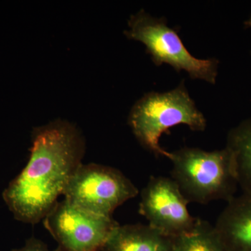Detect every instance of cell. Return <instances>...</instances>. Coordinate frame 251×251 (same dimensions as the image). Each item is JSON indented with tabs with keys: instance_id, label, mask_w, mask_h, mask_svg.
<instances>
[{
	"instance_id": "8992f818",
	"label": "cell",
	"mask_w": 251,
	"mask_h": 251,
	"mask_svg": "<svg viewBox=\"0 0 251 251\" xmlns=\"http://www.w3.org/2000/svg\"><path fill=\"white\" fill-rule=\"evenodd\" d=\"M43 221L59 251H102L119 225L112 217L90 212L65 199L56 203Z\"/></svg>"
},
{
	"instance_id": "ba28073f",
	"label": "cell",
	"mask_w": 251,
	"mask_h": 251,
	"mask_svg": "<svg viewBox=\"0 0 251 251\" xmlns=\"http://www.w3.org/2000/svg\"><path fill=\"white\" fill-rule=\"evenodd\" d=\"M214 226L227 251H251V196L228 201Z\"/></svg>"
},
{
	"instance_id": "8fae6325",
	"label": "cell",
	"mask_w": 251,
	"mask_h": 251,
	"mask_svg": "<svg viewBox=\"0 0 251 251\" xmlns=\"http://www.w3.org/2000/svg\"><path fill=\"white\" fill-rule=\"evenodd\" d=\"M172 251H228L221 242L214 226L198 219L189 232L173 239Z\"/></svg>"
},
{
	"instance_id": "6da1fadb",
	"label": "cell",
	"mask_w": 251,
	"mask_h": 251,
	"mask_svg": "<svg viewBox=\"0 0 251 251\" xmlns=\"http://www.w3.org/2000/svg\"><path fill=\"white\" fill-rule=\"evenodd\" d=\"M30 151L27 164L2 196L15 219L36 224L58 202L82 164L85 138L72 122L56 120L34 128Z\"/></svg>"
},
{
	"instance_id": "30bf717a",
	"label": "cell",
	"mask_w": 251,
	"mask_h": 251,
	"mask_svg": "<svg viewBox=\"0 0 251 251\" xmlns=\"http://www.w3.org/2000/svg\"><path fill=\"white\" fill-rule=\"evenodd\" d=\"M226 148L232 154L238 186L244 194L251 196V118L229 130Z\"/></svg>"
},
{
	"instance_id": "7c38bea8",
	"label": "cell",
	"mask_w": 251,
	"mask_h": 251,
	"mask_svg": "<svg viewBox=\"0 0 251 251\" xmlns=\"http://www.w3.org/2000/svg\"><path fill=\"white\" fill-rule=\"evenodd\" d=\"M11 251H59L57 250H50L47 245L39 239L35 237H31L26 241L25 244L20 249H14Z\"/></svg>"
},
{
	"instance_id": "52a82bcc",
	"label": "cell",
	"mask_w": 251,
	"mask_h": 251,
	"mask_svg": "<svg viewBox=\"0 0 251 251\" xmlns=\"http://www.w3.org/2000/svg\"><path fill=\"white\" fill-rule=\"evenodd\" d=\"M188 204L171 177L152 176L141 191L139 213L153 228L175 238L191 231L197 221Z\"/></svg>"
},
{
	"instance_id": "277c9868",
	"label": "cell",
	"mask_w": 251,
	"mask_h": 251,
	"mask_svg": "<svg viewBox=\"0 0 251 251\" xmlns=\"http://www.w3.org/2000/svg\"><path fill=\"white\" fill-rule=\"evenodd\" d=\"M125 31L128 39L143 43L156 66L169 64L176 72L185 71L193 79L215 84L219 61L193 57L185 47L177 31L163 18H155L144 9L132 15Z\"/></svg>"
},
{
	"instance_id": "3957f363",
	"label": "cell",
	"mask_w": 251,
	"mask_h": 251,
	"mask_svg": "<svg viewBox=\"0 0 251 251\" xmlns=\"http://www.w3.org/2000/svg\"><path fill=\"white\" fill-rule=\"evenodd\" d=\"M128 122L139 143L157 157L164 156L159 139L172 127L185 125L193 131H203L206 126L184 82L169 92L145 94L133 105Z\"/></svg>"
},
{
	"instance_id": "4fadbf2b",
	"label": "cell",
	"mask_w": 251,
	"mask_h": 251,
	"mask_svg": "<svg viewBox=\"0 0 251 251\" xmlns=\"http://www.w3.org/2000/svg\"><path fill=\"white\" fill-rule=\"evenodd\" d=\"M244 25L246 26V27H251V17L249 18V19L246 21L245 23H244Z\"/></svg>"
},
{
	"instance_id": "5b68a950",
	"label": "cell",
	"mask_w": 251,
	"mask_h": 251,
	"mask_svg": "<svg viewBox=\"0 0 251 251\" xmlns=\"http://www.w3.org/2000/svg\"><path fill=\"white\" fill-rule=\"evenodd\" d=\"M138 194L136 186L116 168L82 163L69 180L62 196L82 209L112 217L118 206Z\"/></svg>"
},
{
	"instance_id": "7a4b0ae2",
	"label": "cell",
	"mask_w": 251,
	"mask_h": 251,
	"mask_svg": "<svg viewBox=\"0 0 251 251\" xmlns=\"http://www.w3.org/2000/svg\"><path fill=\"white\" fill-rule=\"evenodd\" d=\"M172 162L171 178L189 202L205 204L235 197L238 184L227 148L206 151L196 148L165 151Z\"/></svg>"
},
{
	"instance_id": "9c48e42d",
	"label": "cell",
	"mask_w": 251,
	"mask_h": 251,
	"mask_svg": "<svg viewBox=\"0 0 251 251\" xmlns=\"http://www.w3.org/2000/svg\"><path fill=\"white\" fill-rule=\"evenodd\" d=\"M173 238L150 225H118L101 251H172Z\"/></svg>"
}]
</instances>
